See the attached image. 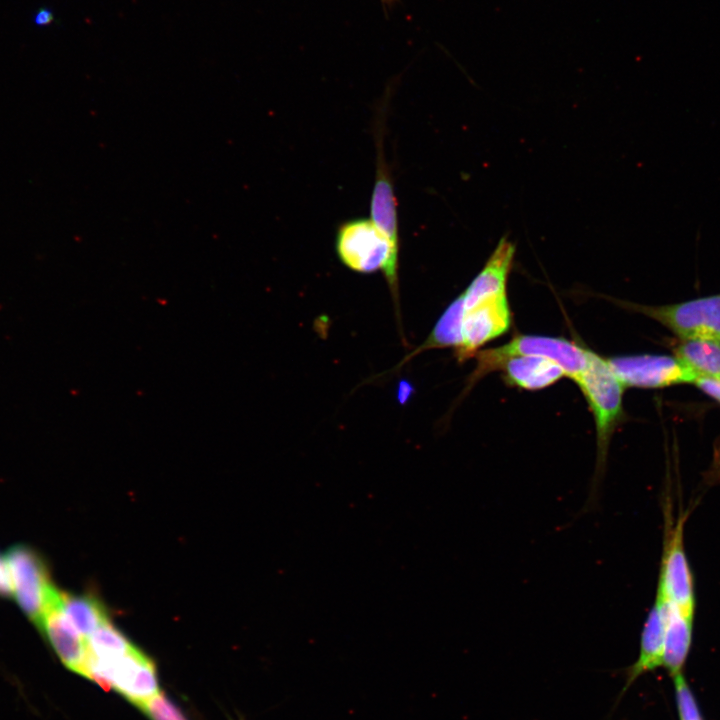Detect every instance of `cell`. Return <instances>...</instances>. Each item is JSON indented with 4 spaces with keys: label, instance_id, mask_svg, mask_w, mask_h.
Masks as SVG:
<instances>
[{
    "label": "cell",
    "instance_id": "cell-10",
    "mask_svg": "<svg viewBox=\"0 0 720 720\" xmlns=\"http://www.w3.org/2000/svg\"><path fill=\"white\" fill-rule=\"evenodd\" d=\"M60 596L59 591L47 607L39 627L46 634L61 661L72 671L85 676L88 658L87 640L62 612Z\"/></svg>",
    "mask_w": 720,
    "mask_h": 720
},
{
    "label": "cell",
    "instance_id": "cell-4",
    "mask_svg": "<svg viewBox=\"0 0 720 720\" xmlns=\"http://www.w3.org/2000/svg\"><path fill=\"white\" fill-rule=\"evenodd\" d=\"M85 677L103 689H115L140 706L159 692L154 664L139 649L113 659L88 654Z\"/></svg>",
    "mask_w": 720,
    "mask_h": 720
},
{
    "label": "cell",
    "instance_id": "cell-23",
    "mask_svg": "<svg viewBox=\"0 0 720 720\" xmlns=\"http://www.w3.org/2000/svg\"><path fill=\"white\" fill-rule=\"evenodd\" d=\"M720 462V461H719Z\"/></svg>",
    "mask_w": 720,
    "mask_h": 720
},
{
    "label": "cell",
    "instance_id": "cell-8",
    "mask_svg": "<svg viewBox=\"0 0 720 720\" xmlns=\"http://www.w3.org/2000/svg\"><path fill=\"white\" fill-rule=\"evenodd\" d=\"M624 387L661 388L694 383L697 376L677 357L666 355L615 356L606 359Z\"/></svg>",
    "mask_w": 720,
    "mask_h": 720
},
{
    "label": "cell",
    "instance_id": "cell-12",
    "mask_svg": "<svg viewBox=\"0 0 720 720\" xmlns=\"http://www.w3.org/2000/svg\"><path fill=\"white\" fill-rule=\"evenodd\" d=\"M498 370L504 381L525 390L546 388L563 377L565 371L556 362L541 356H515L506 359Z\"/></svg>",
    "mask_w": 720,
    "mask_h": 720
},
{
    "label": "cell",
    "instance_id": "cell-3",
    "mask_svg": "<svg viewBox=\"0 0 720 720\" xmlns=\"http://www.w3.org/2000/svg\"><path fill=\"white\" fill-rule=\"evenodd\" d=\"M589 349L563 337L517 335L504 345L479 350L475 355L476 368L471 376L474 383L499 369L508 358L515 356H541L559 364L566 377L573 381L583 372L588 362Z\"/></svg>",
    "mask_w": 720,
    "mask_h": 720
},
{
    "label": "cell",
    "instance_id": "cell-14",
    "mask_svg": "<svg viewBox=\"0 0 720 720\" xmlns=\"http://www.w3.org/2000/svg\"><path fill=\"white\" fill-rule=\"evenodd\" d=\"M667 602V601H666ZM693 616L667 602V624L662 666L671 676L682 672L690 651Z\"/></svg>",
    "mask_w": 720,
    "mask_h": 720
},
{
    "label": "cell",
    "instance_id": "cell-15",
    "mask_svg": "<svg viewBox=\"0 0 720 720\" xmlns=\"http://www.w3.org/2000/svg\"><path fill=\"white\" fill-rule=\"evenodd\" d=\"M60 607L66 618L86 640L100 625L110 620L104 605L90 595H71L61 592Z\"/></svg>",
    "mask_w": 720,
    "mask_h": 720
},
{
    "label": "cell",
    "instance_id": "cell-16",
    "mask_svg": "<svg viewBox=\"0 0 720 720\" xmlns=\"http://www.w3.org/2000/svg\"><path fill=\"white\" fill-rule=\"evenodd\" d=\"M677 357L697 377L720 380V343L710 340H683Z\"/></svg>",
    "mask_w": 720,
    "mask_h": 720
},
{
    "label": "cell",
    "instance_id": "cell-17",
    "mask_svg": "<svg viewBox=\"0 0 720 720\" xmlns=\"http://www.w3.org/2000/svg\"><path fill=\"white\" fill-rule=\"evenodd\" d=\"M87 646L89 655L105 659L119 658L135 647L110 620L87 638Z\"/></svg>",
    "mask_w": 720,
    "mask_h": 720
},
{
    "label": "cell",
    "instance_id": "cell-1",
    "mask_svg": "<svg viewBox=\"0 0 720 720\" xmlns=\"http://www.w3.org/2000/svg\"><path fill=\"white\" fill-rule=\"evenodd\" d=\"M580 388L592 413L596 428L597 461L599 474L605 466L610 439L623 420L624 386L608 362L589 350L588 362L574 381Z\"/></svg>",
    "mask_w": 720,
    "mask_h": 720
},
{
    "label": "cell",
    "instance_id": "cell-22",
    "mask_svg": "<svg viewBox=\"0 0 720 720\" xmlns=\"http://www.w3.org/2000/svg\"><path fill=\"white\" fill-rule=\"evenodd\" d=\"M53 20V15L48 9H40L35 16V23L37 25H46Z\"/></svg>",
    "mask_w": 720,
    "mask_h": 720
},
{
    "label": "cell",
    "instance_id": "cell-7",
    "mask_svg": "<svg viewBox=\"0 0 720 720\" xmlns=\"http://www.w3.org/2000/svg\"><path fill=\"white\" fill-rule=\"evenodd\" d=\"M453 303L460 314V344L455 350L459 361L471 358L481 346L505 334L511 327L512 313L507 294L468 308H463L457 298Z\"/></svg>",
    "mask_w": 720,
    "mask_h": 720
},
{
    "label": "cell",
    "instance_id": "cell-21",
    "mask_svg": "<svg viewBox=\"0 0 720 720\" xmlns=\"http://www.w3.org/2000/svg\"><path fill=\"white\" fill-rule=\"evenodd\" d=\"M12 583L6 558L0 556V595H11Z\"/></svg>",
    "mask_w": 720,
    "mask_h": 720
},
{
    "label": "cell",
    "instance_id": "cell-9",
    "mask_svg": "<svg viewBox=\"0 0 720 720\" xmlns=\"http://www.w3.org/2000/svg\"><path fill=\"white\" fill-rule=\"evenodd\" d=\"M684 518L680 517L667 538L661 562L657 592L683 613L694 616L693 579L684 550Z\"/></svg>",
    "mask_w": 720,
    "mask_h": 720
},
{
    "label": "cell",
    "instance_id": "cell-13",
    "mask_svg": "<svg viewBox=\"0 0 720 720\" xmlns=\"http://www.w3.org/2000/svg\"><path fill=\"white\" fill-rule=\"evenodd\" d=\"M371 220L395 245L399 246L397 205L392 178L382 150L378 149L377 168L370 204Z\"/></svg>",
    "mask_w": 720,
    "mask_h": 720
},
{
    "label": "cell",
    "instance_id": "cell-11",
    "mask_svg": "<svg viewBox=\"0 0 720 720\" xmlns=\"http://www.w3.org/2000/svg\"><path fill=\"white\" fill-rule=\"evenodd\" d=\"M667 624V602L657 592L643 626L639 655L627 671L625 692L640 676L662 666Z\"/></svg>",
    "mask_w": 720,
    "mask_h": 720
},
{
    "label": "cell",
    "instance_id": "cell-6",
    "mask_svg": "<svg viewBox=\"0 0 720 720\" xmlns=\"http://www.w3.org/2000/svg\"><path fill=\"white\" fill-rule=\"evenodd\" d=\"M12 594L25 614L40 626L48 605L58 594L38 556L24 546L13 547L5 557Z\"/></svg>",
    "mask_w": 720,
    "mask_h": 720
},
{
    "label": "cell",
    "instance_id": "cell-2",
    "mask_svg": "<svg viewBox=\"0 0 720 720\" xmlns=\"http://www.w3.org/2000/svg\"><path fill=\"white\" fill-rule=\"evenodd\" d=\"M336 254L354 272H383L393 291L397 290L399 246L393 244L371 219L355 218L337 228Z\"/></svg>",
    "mask_w": 720,
    "mask_h": 720
},
{
    "label": "cell",
    "instance_id": "cell-18",
    "mask_svg": "<svg viewBox=\"0 0 720 720\" xmlns=\"http://www.w3.org/2000/svg\"><path fill=\"white\" fill-rule=\"evenodd\" d=\"M679 720H703L697 701L682 672L672 676Z\"/></svg>",
    "mask_w": 720,
    "mask_h": 720
},
{
    "label": "cell",
    "instance_id": "cell-19",
    "mask_svg": "<svg viewBox=\"0 0 720 720\" xmlns=\"http://www.w3.org/2000/svg\"><path fill=\"white\" fill-rule=\"evenodd\" d=\"M152 720H186L180 710L158 692L139 706Z\"/></svg>",
    "mask_w": 720,
    "mask_h": 720
},
{
    "label": "cell",
    "instance_id": "cell-20",
    "mask_svg": "<svg viewBox=\"0 0 720 720\" xmlns=\"http://www.w3.org/2000/svg\"><path fill=\"white\" fill-rule=\"evenodd\" d=\"M694 384L698 386L703 392L720 402V380L697 377Z\"/></svg>",
    "mask_w": 720,
    "mask_h": 720
},
{
    "label": "cell",
    "instance_id": "cell-5",
    "mask_svg": "<svg viewBox=\"0 0 720 720\" xmlns=\"http://www.w3.org/2000/svg\"><path fill=\"white\" fill-rule=\"evenodd\" d=\"M629 306L660 322L683 340L720 343V294L672 305Z\"/></svg>",
    "mask_w": 720,
    "mask_h": 720
}]
</instances>
